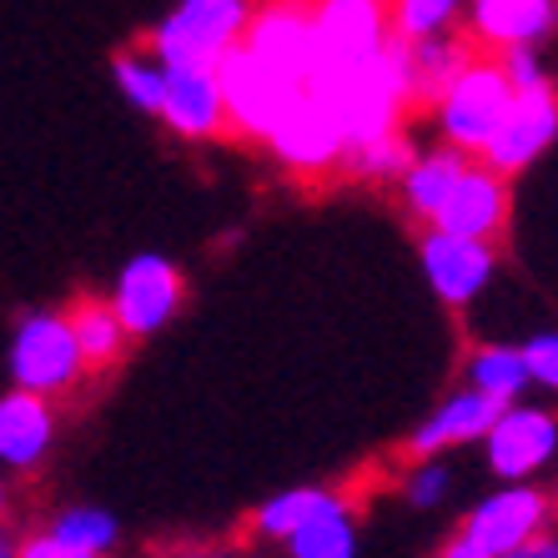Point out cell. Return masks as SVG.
I'll list each match as a JSON object with an SVG mask.
<instances>
[{"label":"cell","instance_id":"6da1fadb","mask_svg":"<svg viewBox=\"0 0 558 558\" xmlns=\"http://www.w3.org/2000/svg\"><path fill=\"white\" fill-rule=\"evenodd\" d=\"M312 92L327 101V111L342 121L348 146L392 136L398 121L413 111V71H408V40L392 36V46L373 61L352 65L342 76L312 81Z\"/></svg>","mask_w":558,"mask_h":558},{"label":"cell","instance_id":"7a4b0ae2","mask_svg":"<svg viewBox=\"0 0 558 558\" xmlns=\"http://www.w3.org/2000/svg\"><path fill=\"white\" fill-rule=\"evenodd\" d=\"M5 373L11 388L40 392V398H61L92 373L86 352L71 327V307H31L15 317L11 342H5Z\"/></svg>","mask_w":558,"mask_h":558},{"label":"cell","instance_id":"3957f363","mask_svg":"<svg viewBox=\"0 0 558 558\" xmlns=\"http://www.w3.org/2000/svg\"><path fill=\"white\" fill-rule=\"evenodd\" d=\"M257 5L252 0H177L151 26V51L167 65H202L221 71L247 40Z\"/></svg>","mask_w":558,"mask_h":558},{"label":"cell","instance_id":"277c9868","mask_svg":"<svg viewBox=\"0 0 558 558\" xmlns=\"http://www.w3.org/2000/svg\"><path fill=\"white\" fill-rule=\"evenodd\" d=\"M513 101H519V92H513L504 61L498 56H473L463 65V76L448 86V96L433 106V121H438V136L448 146L483 156V146L494 142L498 126L508 121Z\"/></svg>","mask_w":558,"mask_h":558},{"label":"cell","instance_id":"5b68a950","mask_svg":"<svg viewBox=\"0 0 558 558\" xmlns=\"http://www.w3.org/2000/svg\"><path fill=\"white\" fill-rule=\"evenodd\" d=\"M312 26H317V76L312 81H327L388 51L392 5L388 0H317Z\"/></svg>","mask_w":558,"mask_h":558},{"label":"cell","instance_id":"8992f818","mask_svg":"<svg viewBox=\"0 0 558 558\" xmlns=\"http://www.w3.org/2000/svg\"><path fill=\"white\" fill-rule=\"evenodd\" d=\"M186 302V282L177 272V262L161 257V252H136V257L121 262L117 282H111V307L126 323L131 342L156 338L161 327L182 312Z\"/></svg>","mask_w":558,"mask_h":558},{"label":"cell","instance_id":"52a82bcc","mask_svg":"<svg viewBox=\"0 0 558 558\" xmlns=\"http://www.w3.org/2000/svg\"><path fill=\"white\" fill-rule=\"evenodd\" d=\"M458 533L488 558L519 554L538 533H548V494L533 488V483H504V488L483 494L478 504L468 508V519Z\"/></svg>","mask_w":558,"mask_h":558},{"label":"cell","instance_id":"ba28073f","mask_svg":"<svg viewBox=\"0 0 558 558\" xmlns=\"http://www.w3.org/2000/svg\"><path fill=\"white\" fill-rule=\"evenodd\" d=\"M417 267H423V282L433 287V298L442 307H473L488 292V282H494L498 252L494 242H473V236L442 232V227H423Z\"/></svg>","mask_w":558,"mask_h":558},{"label":"cell","instance_id":"9c48e42d","mask_svg":"<svg viewBox=\"0 0 558 558\" xmlns=\"http://www.w3.org/2000/svg\"><path fill=\"white\" fill-rule=\"evenodd\" d=\"M221 92H227V111H232L236 136L272 146L287 111H292L312 86H287L282 76H272L267 65H257L247 51H236L232 61H221Z\"/></svg>","mask_w":558,"mask_h":558},{"label":"cell","instance_id":"30bf717a","mask_svg":"<svg viewBox=\"0 0 558 558\" xmlns=\"http://www.w3.org/2000/svg\"><path fill=\"white\" fill-rule=\"evenodd\" d=\"M558 458V413L533 403H513L498 413L494 433L483 438V463L498 483H529Z\"/></svg>","mask_w":558,"mask_h":558},{"label":"cell","instance_id":"8fae6325","mask_svg":"<svg viewBox=\"0 0 558 558\" xmlns=\"http://www.w3.org/2000/svg\"><path fill=\"white\" fill-rule=\"evenodd\" d=\"M242 51L257 65H267L287 86H312L317 76V26H312V5H267L252 21Z\"/></svg>","mask_w":558,"mask_h":558},{"label":"cell","instance_id":"7c38bea8","mask_svg":"<svg viewBox=\"0 0 558 558\" xmlns=\"http://www.w3.org/2000/svg\"><path fill=\"white\" fill-rule=\"evenodd\" d=\"M161 126L177 131L182 142H217L232 131L227 92H221V71L202 65H167V101H161Z\"/></svg>","mask_w":558,"mask_h":558},{"label":"cell","instance_id":"4fadbf2b","mask_svg":"<svg viewBox=\"0 0 558 558\" xmlns=\"http://www.w3.org/2000/svg\"><path fill=\"white\" fill-rule=\"evenodd\" d=\"M267 151H272L287 171H327V167H342L352 146H348L342 121L327 111L323 96L307 92L292 111H287V121L277 126Z\"/></svg>","mask_w":558,"mask_h":558},{"label":"cell","instance_id":"5bb4252c","mask_svg":"<svg viewBox=\"0 0 558 558\" xmlns=\"http://www.w3.org/2000/svg\"><path fill=\"white\" fill-rule=\"evenodd\" d=\"M558 142V92H523L508 111V121L498 126V136L483 146V167H494L498 177H519L529 171L548 146Z\"/></svg>","mask_w":558,"mask_h":558},{"label":"cell","instance_id":"9a60e30c","mask_svg":"<svg viewBox=\"0 0 558 558\" xmlns=\"http://www.w3.org/2000/svg\"><path fill=\"white\" fill-rule=\"evenodd\" d=\"M498 413H504V403L483 398V392H473L463 383V388L448 392V398H442V403L408 433V453L413 458H442V453H453V448H468V442H483L488 433H494Z\"/></svg>","mask_w":558,"mask_h":558},{"label":"cell","instance_id":"2e32d148","mask_svg":"<svg viewBox=\"0 0 558 558\" xmlns=\"http://www.w3.org/2000/svg\"><path fill=\"white\" fill-rule=\"evenodd\" d=\"M558 31V0H473L468 5V36H478L488 56L513 46H544Z\"/></svg>","mask_w":558,"mask_h":558},{"label":"cell","instance_id":"e0dca14e","mask_svg":"<svg viewBox=\"0 0 558 558\" xmlns=\"http://www.w3.org/2000/svg\"><path fill=\"white\" fill-rule=\"evenodd\" d=\"M504 221H508V177H498L494 167L473 161V167L458 177L453 196H448V207L438 211L433 227L473 236V242H494V236L504 232Z\"/></svg>","mask_w":558,"mask_h":558},{"label":"cell","instance_id":"ac0fdd59","mask_svg":"<svg viewBox=\"0 0 558 558\" xmlns=\"http://www.w3.org/2000/svg\"><path fill=\"white\" fill-rule=\"evenodd\" d=\"M56 442V408L40 392L11 388L0 398V463L5 473H36Z\"/></svg>","mask_w":558,"mask_h":558},{"label":"cell","instance_id":"d6986e66","mask_svg":"<svg viewBox=\"0 0 558 558\" xmlns=\"http://www.w3.org/2000/svg\"><path fill=\"white\" fill-rule=\"evenodd\" d=\"M473 161H478V156L458 151V146H448V142H438L433 151H417V161L408 167L403 182H398L403 211L413 221H423V227H433V221H438V211L448 207V196H453L458 177H463Z\"/></svg>","mask_w":558,"mask_h":558},{"label":"cell","instance_id":"ffe728a7","mask_svg":"<svg viewBox=\"0 0 558 558\" xmlns=\"http://www.w3.org/2000/svg\"><path fill=\"white\" fill-rule=\"evenodd\" d=\"M473 61V46L463 36H428V40H408V71H413V111H433L448 96L463 65Z\"/></svg>","mask_w":558,"mask_h":558},{"label":"cell","instance_id":"44dd1931","mask_svg":"<svg viewBox=\"0 0 558 558\" xmlns=\"http://www.w3.org/2000/svg\"><path fill=\"white\" fill-rule=\"evenodd\" d=\"M463 383L504 408L523 403L533 392L529 357H523V348H513V342H478V348L463 357Z\"/></svg>","mask_w":558,"mask_h":558},{"label":"cell","instance_id":"7402d4cb","mask_svg":"<svg viewBox=\"0 0 558 558\" xmlns=\"http://www.w3.org/2000/svg\"><path fill=\"white\" fill-rule=\"evenodd\" d=\"M282 548H287V558H357L363 533H357V519H352L348 498L332 494V504H327L312 523H302Z\"/></svg>","mask_w":558,"mask_h":558},{"label":"cell","instance_id":"603a6c76","mask_svg":"<svg viewBox=\"0 0 558 558\" xmlns=\"http://www.w3.org/2000/svg\"><path fill=\"white\" fill-rule=\"evenodd\" d=\"M71 327H76V342H81V352H86V367H92V373L117 367L121 352H126V342H131V332L117 317L111 298H76V307H71Z\"/></svg>","mask_w":558,"mask_h":558},{"label":"cell","instance_id":"cb8c5ba5","mask_svg":"<svg viewBox=\"0 0 558 558\" xmlns=\"http://www.w3.org/2000/svg\"><path fill=\"white\" fill-rule=\"evenodd\" d=\"M46 533H51L56 544L76 548V554H96V558H111L121 544V519L111 513V508L101 504H65L51 513V523H46Z\"/></svg>","mask_w":558,"mask_h":558},{"label":"cell","instance_id":"d4e9b609","mask_svg":"<svg viewBox=\"0 0 558 558\" xmlns=\"http://www.w3.org/2000/svg\"><path fill=\"white\" fill-rule=\"evenodd\" d=\"M327 504H332V488H323V483H298V488H282V494L262 498L257 513H252V529H257L262 538L287 544V538H292L302 523L317 519Z\"/></svg>","mask_w":558,"mask_h":558},{"label":"cell","instance_id":"484cf974","mask_svg":"<svg viewBox=\"0 0 558 558\" xmlns=\"http://www.w3.org/2000/svg\"><path fill=\"white\" fill-rule=\"evenodd\" d=\"M111 81L117 92L126 96V106H136L142 117H161V101H167V61L156 51H121L111 61Z\"/></svg>","mask_w":558,"mask_h":558},{"label":"cell","instance_id":"4316f807","mask_svg":"<svg viewBox=\"0 0 558 558\" xmlns=\"http://www.w3.org/2000/svg\"><path fill=\"white\" fill-rule=\"evenodd\" d=\"M413 161H417L413 142H408L403 131H392V136H377V142L352 146L342 167H348L357 182H403Z\"/></svg>","mask_w":558,"mask_h":558},{"label":"cell","instance_id":"83f0119b","mask_svg":"<svg viewBox=\"0 0 558 558\" xmlns=\"http://www.w3.org/2000/svg\"><path fill=\"white\" fill-rule=\"evenodd\" d=\"M388 5H392V36L428 40V36H448L468 15L473 0H388Z\"/></svg>","mask_w":558,"mask_h":558},{"label":"cell","instance_id":"f1b7e54d","mask_svg":"<svg viewBox=\"0 0 558 558\" xmlns=\"http://www.w3.org/2000/svg\"><path fill=\"white\" fill-rule=\"evenodd\" d=\"M448 494H453V468L442 458H417V468L403 478V504L417 513H433L438 504H448Z\"/></svg>","mask_w":558,"mask_h":558},{"label":"cell","instance_id":"f546056e","mask_svg":"<svg viewBox=\"0 0 558 558\" xmlns=\"http://www.w3.org/2000/svg\"><path fill=\"white\" fill-rule=\"evenodd\" d=\"M523 357H529V373H533V388L558 398V327H544V332H533V338L519 342Z\"/></svg>","mask_w":558,"mask_h":558},{"label":"cell","instance_id":"4dcf8cb0","mask_svg":"<svg viewBox=\"0 0 558 558\" xmlns=\"http://www.w3.org/2000/svg\"><path fill=\"white\" fill-rule=\"evenodd\" d=\"M508 71V81H513V92H548L554 86V76H548V65H544V51L538 46H513V51L498 56Z\"/></svg>","mask_w":558,"mask_h":558},{"label":"cell","instance_id":"1f68e13d","mask_svg":"<svg viewBox=\"0 0 558 558\" xmlns=\"http://www.w3.org/2000/svg\"><path fill=\"white\" fill-rule=\"evenodd\" d=\"M15 558H96V554H76V548H65V544H56L51 533L40 529V533H31L26 544H21V554Z\"/></svg>","mask_w":558,"mask_h":558},{"label":"cell","instance_id":"d6a6232c","mask_svg":"<svg viewBox=\"0 0 558 558\" xmlns=\"http://www.w3.org/2000/svg\"><path fill=\"white\" fill-rule=\"evenodd\" d=\"M196 558H232V554H196Z\"/></svg>","mask_w":558,"mask_h":558}]
</instances>
